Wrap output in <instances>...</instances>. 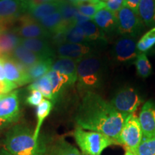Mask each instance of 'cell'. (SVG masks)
I'll use <instances>...</instances> for the list:
<instances>
[{
    "label": "cell",
    "mask_w": 155,
    "mask_h": 155,
    "mask_svg": "<svg viewBox=\"0 0 155 155\" xmlns=\"http://www.w3.org/2000/svg\"><path fill=\"white\" fill-rule=\"evenodd\" d=\"M2 61L5 77L7 81L14 83L17 87L30 83L26 68L11 57L4 58Z\"/></svg>",
    "instance_id": "obj_9"
},
{
    "label": "cell",
    "mask_w": 155,
    "mask_h": 155,
    "mask_svg": "<svg viewBox=\"0 0 155 155\" xmlns=\"http://www.w3.org/2000/svg\"><path fill=\"white\" fill-rule=\"evenodd\" d=\"M53 1V0H32V3L33 4H39L42 2H50Z\"/></svg>",
    "instance_id": "obj_40"
},
{
    "label": "cell",
    "mask_w": 155,
    "mask_h": 155,
    "mask_svg": "<svg viewBox=\"0 0 155 155\" xmlns=\"http://www.w3.org/2000/svg\"><path fill=\"white\" fill-rule=\"evenodd\" d=\"M137 44L132 38L119 39L114 46V56L116 61L128 62L134 59L138 55Z\"/></svg>",
    "instance_id": "obj_12"
},
{
    "label": "cell",
    "mask_w": 155,
    "mask_h": 155,
    "mask_svg": "<svg viewBox=\"0 0 155 155\" xmlns=\"http://www.w3.org/2000/svg\"><path fill=\"white\" fill-rule=\"evenodd\" d=\"M143 138V133L139 118L131 114L126 119L120 133L118 143L124 145L127 150L136 154L137 148Z\"/></svg>",
    "instance_id": "obj_4"
},
{
    "label": "cell",
    "mask_w": 155,
    "mask_h": 155,
    "mask_svg": "<svg viewBox=\"0 0 155 155\" xmlns=\"http://www.w3.org/2000/svg\"><path fill=\"white\" fill-rule=\"evenodd\" d=\"M141 101L140 96L134 89L125 88L116 94L111 101V104L117 111L129 116L137 109Z\"/></svg>",
    "instance_id": "obj_6"
},
{
    "label": "cell",
    "mask_w": 155,
    "mask_h": 155,
    "mask_svg": "<svg viewBox=\"0 0 155 155\" xmlns=\"http://www.w3.org/2000/svg\"><path fill=\"white\" fill-rule=\"evenodd\" d=\"M83 155H85V154H83Z\"/></svg>",
    "instance_id": "obj_45"
},
{
    "label": "cell",
    "mask_w": 155,
    "mask_h": 155,
    "mask_svg": "<svg viewBox=\"0 0 155 155\" xmlns=\"http://www.w3.org/2000/svg\"><path fill=\"white\" fill-rule=\"evenodd\" d=\"M124 6V0H107L106 2V8L114 13L117 12Z\"/></svg>",
    "instance_id": "obj_36"
},
{
    "label": "cell",
    "mask_w": 155,
    "mask_h": 155,
    "mask_svg": "<svg viewBox=\"0 0 155 155\" xmlns=\"http://www.w3.org/2000/svg\"><path fill=\"white\" fill-rule=\"evenodd\" d=\"M74 138L85 155H101L106 147L116 144V141L101 133L86 131L80 127L74 131Z\"/></svg>",
    "instance_id": "obj_3"
},
{
    "label": "cell",
    "mask_w": 155,
    "mask_h": 155,
    "mask_svg": "<svg viewBox=\"0 0 155 155\" xmlns=\"http://www.w3.org/2000/svg\"><path fill=\"white\" fill-rule=\"evenodd\" d=\"M43 100V96L39 91H31V93L26 99V103L32 106H38Z\"/></svg>",
    "instance_id": "obj_35"
},
{
    "label": "cell",
    "mask_w": 155,
    "mask_h": 155,
    "mask_svg": "<svg viewBox=\"0 0 155 155\" xmlns=\"http://www.w3.org/2000/svg\"><path fill=\"white\" fill-rule=\"evenodd\" d=\"M38 22L48 32H50V35L55 32H59V31L66 30L69 28L64 23L60 11L55 12L53 14L48 15V16L40 19Z\"/></svg>",
    "instance_id": "obj_21"
},
{
    "label": "cell",
    "mask_w": 155,
    "mask_h": 155,
    "mask_svg": "<svg viewBox=\"0 0 155 155\" xmlns=\"http://www.w3.org/2000/svg\"><path fill=\"white\" fill-rule=\"evenodd\" d=\"M53 63V58H45L38 63L29 68L27 71L28 79L30 82L38 80L45 75L51 70Z\"/></svg>",
    "instance_id": "obj_24"
},
{
    "label": "cell",
    "mask_w": 155,
    "mask_h": 155,
    "mask_svg": "<svg viewBox=\"0 0 155 155\" xmlns=\"http://www.w3.org/2000/svg\"><path fill=\"white\" fill-rule=\"evenodd\" d=\"M21 38L15 28L0 32V59L11 57L17 45L20 44Z\"/></svg>",
    "instance_id": "obj_15"
},
{
    "label": "cell",
    "mask_w": 155,
    "mask_h": 155,
    "mask_svg": "<svg viewBox=\"0 0 155 155\" xmlns=\"http://www.w3.org/2000/svg\"><path fill=\"white\" fill-rule=\"evenodd\" d=\"M26 13L23 0H0V20L16 24L17 19Z\"/></svg>",
    "instance_id": "obj_11"
},
{
    "label": "cell",
    "mask_w": 155,
    "mask_h": 155,
    "mask_svg": "<svg viewBox=\"0 0 155 155\" xmlns=\"http://www.w3.org/2000/svg\"><path fill=\"white\" fill-rule=\"evenodd\" d=\"M65 38L66 42L68 43L84 44L88 41L83 31L75 25L70 26L65 31Z\"/></svg>",
    "instance_id": "obj_31"
},
{
    "label": "cell",
    "mask_w": 155,
    "mask_h": 155,
    "mask_svg": "<svg viewBox=\"0 0 155 155\" xmlns=\"http://www.w3.org/2000/svg\"><path fill=\"white\" fill-rule=\"evenodd\" d=\"M61 0H53L39 4H33L30 0L27 8L26 13L34 19L39 21L43 17L59 11Z\"/></svg>",
    "instance_id": "obj_14"
},
{
    "label": "cell",
    "mask_w": 155,
    "mask_h": 155,
    "mask_svg": "<svg viewBox=\"0 0 155 155\" xmlns=\"http://www.w3.org/2000/svg\"><path fill=\"white\" fill-rule=\"evenodd\" d=\"M0 155H13L6 149H0Z\"/></svg>",
    "instance_id": "obj_39"
},
{
    "label": "cell",
    "mask_w": 155,
    "mask_h": 155,
    "mask_svg": "<svg viewBox=\"0 0 155 155\" xmlns=\"http://www.w3.org/2000/svg\"><path fill=\"white\" fill-rule=\"evenodd\" d=\"M116 29L124 35L137 34L141 27V21L139 15L127 6L116 12Z\"/></svg>",
    "instance_id": "obj_8"
},
{
    "label": "cell",
    "mask_w": 155,
    "mask_h": 155,
    "mask_svg": "<svg viewBox=\"0 0 155 155\" xmlns=\"http://www.w3.org/2000/svg\"><path fill=\"white\" fill-rule=\"evenodd\" d=\"M140 123L143 137H150L155 134V104L147 101L143 106L139 114Z\"/></svg>",
    "instance_id": "obj_13"
},
{
    "label": "cell",
    "mask_w": 155,
    "mask_h": 155,
    "mask_svg": "<svg viewBox=\"0 0 155 155\" xmlns=\"http://www.w3.org/2000/svg\"><path fill=\"white\" fill-rule=\"evenodd\" d=\"M77 75L79 83L83 86H98L101 76V65L99 60L94 57L81 59L77 65Z\"/></svg>",
    "instance_id": "obj_5"
},
{
    "label": "cell",
    "mask_w": 155,
    "mask_h": 155,
    "mask_svg": "<svg viewBox=\"0 0 155 155\" xmlns=\"http://www.w3.org/2000/svg\"><path fill=\"white\" fill-rule=\"evenodd\" d=\"M155 45V27L144 35L137 44V50L144 53L150 50Z\"/></svg>",
    "instance_id": "obj_34"
},
{
    "label": "cell",
    "mask_w": 155,
    "mask_h": 155,
    "mask_svg": "<svg viewBox=\"0 0 155 155\" xmlns=\"http://www.w3.org/2000/svg\"><path fill=\"white\" fill-rule=\"evenodd\" d=\"M93 20L98 28L106 32H110L116 28V13L106 7L97 12L93 17Z\"/></svg>",
    "instance_id": "obj_20"
},
{
    "label": "cell",
    "mask_w": 155,
    "mask_h": 155,
    "mask_svg": "<svg viewBox=\"0 0 155 155\" xmlns=\"http://www.w3.org/2000/svg\"><path fill=\"white\" fill-rule=\"evenodd\" d=\"M75 25L79 27L83 31L88 41L97 40L103 38V34L101 29L91 20L78 22Z\"/></svg>",
    "instance_id": "obj_29"
},
{
    "label": "cell",
    "mask_w": 155,
    "mask_h": 155,
    "mask_svg": "<svg viewBox=\"0 0 155 155\" xmlns=\"http://www.w3.org/2000/svg\"><path fill=\"white\" fill-rule=\"evenodd\" d=\"M125 155H136V154H134V153H133L132 152H131V151L127 150L125 153Z\"/></svg>",
    "instance_id": "obj_41"
},
{
    "label": "cell",
    "mask_w": 155,
    "mask_h": 155,
    "mask_svg": "<svg viewBox=\"0 0 155 155\" xmlns=\"http://www.w3.org/2000/svg\"><path fill=\"white\" fill-rule=\"evenodd\" d=\"M134 64L137 74L140 77L143 78H146L152 74V65H151L148 58L144 53L139 54L137 55V57L136 58Z\"/></svg>",
    "instance_id": "obj_30"
},
{
    "label": "cell",
    "mask_w": 155,
    "mask_h": 155,
    "mask_svg": "<svg viewBox=\"0 0 155 155\" xmlns=\"http://www.w3.org/2000/svg\"><path fill=\"white\" fill-rule=\"evenodd\" d=\"M136 155H155V134L150 137H143Z\"/></svg>",
    "instance_id": "obj_33"
},
{
    "label": "cell",
    "mask_w": 155,
    "mask_h": 155,
    "mask_svg": "<svg viewBox=\"0 0 155 155\" xmlns=\"http://www.w3.org/2000/svg\"><path fill=\"white\" fill-rule=\"evenodd\" d=\"M97 1H101V2H106L107 0H97Z\"/></svg>",
    "instance_id": "obj_43"
},
{
    "label": "cell",
    "mask_w": 155,
    "mask_h": 155,
    "mask_svg": "<svg viewBox=\"0 0 155 155\" xmlns=\"http://www.w3.org/2000/svg\"><path fill=\"white\" fill-rule=\"evenodd\" d=\"M59 11L64 23L68 27L75 25V17L78 10L74 5L68 0H61Z\"/></svg>",
    "instance_id": "obj_28"
},
{
    "label": "cell",
    "mask_w": 155,
    "mask_h": 155,
    "mask_svg": "<svg viewBox=\"0 0 155 155\" xmlns=\"http://www.w3.org/2000/svg\"><path fill=\"white\" fill-rule=\"evenodd\" d=\"M90 52V48L84 44L64 43L58 46L57 53L60 58H68L80 61Z\"/></svg>",
    "instance_id": "obj_17"
},
{
    "label": "cell",
    "mask_w": 155,
    "mask_h": 155,
    "mask_svg": "<svg viewBox=\"0 0 155 155\" xmlns=\"http://www.w3.org/2000/svg\"><path fill=\"white\" fill-rule=\"evenodd\" d=\"M46 75L49 78L50 82H51L54 100L57 98L61 91L63 90L64 86L71 84L70 78L63 73L50 70Z\"/></svg>",
    "instance_id": "obj_25"
},
{
    "label": "cell",
    "mask_w": 155,
    "mask_h": 155,
    "mask_svg": "<svg viewBox=\"0 0 155 155\" xmlns=\"http://www.w3.org/2000/svg\"><path fill=\"white\" fill-rule=\"evenodd\" d=\"M78 62L75 60L68 58H60L53 62L51 66V70L57 71L63 74L68 75L73 84L78 79L77 65Z\"/></svg>",
    "instance_id": "obj_18"
},
{
    "label": "cell",
    "mask_w": 155,
    "mask_h": 155,
    "mask_svg": "<svg viewBox=\"0 0 155 155\" xmlns=\"http://www.w3.org/2000/svg\"><path fill=\"white\" fill-rule=\"evenodd\" d=\"M28 90H30V91L33 90L39 91L42 94L43 97H45L47 99L54 101L51 82L47 75L33 81L28 86Z\"/></svg>",
    "instance_id": "obj_27"
},
{
    "label": "cell",
    "mask_w": 155,
    "mask_h": 155,
    "mask_svg": "<svg viewBox=\"0 0 155 155\" xmlns=\"http://www.w3.org/2000/svg\"><path fill=\"white\" fill-rule=\"evenodd\" d=\"M9 124V121H7V120L5 119H2V118H0V131L2 130V129H5V128H6L8 126Z\"/></svg>",
    "instance_id": "obj_38"
},
{
    "label": "cell",
    "mask_w": 155,
    "mask_h": 155,
    "mask_svg": "<svg viewBox=\"0 0 155 155\" xmlns=\"http://www.w3.org/2000/svg\"><path fill=\"white\" fill-rule=\"evenodd\" d=\"M76 7L79 12L93 19V17L96 14L97 12L101 9L106 7V2H98L82 3L76 6Z\"/></svg>",
    "instance_id": "obj_32"
},
{
    "label": "cell",
    "mask_w": 155,
    "mask_h": 155,
    "mask_svg": "<svg viewBox=\"0 0 155 155\" xmlns=\"http://www.w3.org/2000/svg\"><path fill=\"white\" fill-rule=\"evenodd\" d=\"M11 58L20 63L27 69L32 67V65L38 63L41 60L45 59V58H42L37 54L34 53L33 52L25 48L21 44L17 45V48L14 50Z\"/></svg>",
    "instance_id": "obj_19"
},
{
    "label": "cell",
    "mask_w": 155,
    "mask_h": 155,
    "mask_svg": "<svg viewBox=\"0 0 155 155\" xmlns=\"http://www.w3.org/2000/svg\"><path fill=\"white\" fill-rule=\"evenodd\" d=\"M53 108V104L50 100L45 98L40 104L37 108V126L36 129L34 131V138L36 141H39V136H40V131L41 129L42 124L43 121L49 115L50 111Z\"/></svg>",
    "instance_id": "obj_26"
},
{
    "label": "cell",
    "mask_w": 155,
    "mask_h": 155,
    "mask_svg": "<svg viewBox=\"0 0 155 155\" xmlns=\"http://www.w3.org/2000/svg\"><path fill=\"white\" fill-rule=\"evenodd\" d=\"M6 150L13 155H38L39 141L34 138V132L22 124L12 127L6 134Z\"/></svg>",
    "instance_id": "obj_2"
},
{
    "label": "cell",
    "mask_w": 155,
    "mask_h": 155,
    "mask_svg": "<svg viewBox=\"0 0 155 155\" xmlns=\"http://www.w3.org/2000/svg\"><path fill=\"white\" fill-rule=\"evenodd\" d=\"M141 0H124V5L138 14V7Z\"/></svg>",
    "instance_id": "obj_37"
},
{
    "label": "cell",
    "mask_w": 155,
    "mask_h": 155,
    "mask_svg": "<svg viewBox=\"0 0 155 155\" xmlns=\"http://www.w3.org/2000/svg\"><path fill=\"white\" fill-rule=\"evenodd\" d=\"M20 115L18 92L17 91L6 94L0 101V118L9 123L17 121Z\"/></svg>",
    "instance_id": "obj_10"
},
{
    "label": "cell",
    "mask_w": 155,
    "mask_h": 155,
    "mask_svg": "<svg viewBox=\"0 0 155 155\" xmlns=\"http://www.w3.org/2000/svg\"><path fill=\"white\" fill-rule=\"evenodd\" d=\"M138 15L141 22L147 26L155 25V0H141Z\"/></svg>",
    "instance_id": "obj_22"
},
{
    "label": "cell",
    "mask_w": 155,
    "mask_h": 155,
    "mask_svg": "<svg viewBox=\"0 0 155 155\" xmlns=\"http://www.w3.org/2000/svg\"><path fill=\"white\" fill-rule=\"evenodd\" d=\"M14 28L22 39L50 38V32L27 13L21 15L17 19Z\"/></svg>",
    "instance_id": "obj_7"
},
{
    "label": "cell",
    "mask_w": 155,
    "mask_h": 155,
    "mask_svg": "<svg viewBox=\"0 0 155 155\" xmlns=\"http://www.w3.org/2000/svg\"><path fill=\"white\" fill-rule=\"evenodd\" d=\"M6 94H0V101H1L2 99L3 98V97L5 96Z\"/></svg>",
    "instance_id": "obj_42"
},
{
    "label": "cell",
    "mask_w": 155,
    "mask_h": 155,
    "mask_svg": "<svg viewBox=\"0 0 155 155\" xmlns=\"http://www.w3.org/2000/svg\"><path fill=\"white\" fill-rule=\"evenodd\" d=\"M20 44L42 58H53L55 53L48 39L21 38Z\"/></svg>",
    "instance_id": "obj_16"
},
{
    "label": "cell",
    "mask_w": 155,
    "mask_h": 155,
    "mask_svg": "<svg viewBox=\"0 0 155 155\" xmlns=\"http://www.w3.org/2000/svg\"><path fill=\"white\" fill-rule=\"evenodd\" d=\"M48 155H83V154L65 139H61L48 147Z\"/></svg>",
    "instance_id": "obj_23"
},
{
    "label": "cell",
    "mask_w": 155,
    "mask_h": 155,
    "mask_svg": "<svg viewBox=\"0 0 155 155\" xmlns=\"http://www.w3.org/2000/svg\"><path fill=\"white\" fill-rule=\"evenodd\" d=\"M128 116L116 111L111 103L99 95L88 91L81 103L75 121L78 127L85 130L101 133L118 143Z\"/></svg>",
    "instance_id": "obj_1"
},
{
    "label": "cell",
    "mask_w": 155,
    "mask_h": 155,
    "mask_svg": "<svg viewBox=\"0 0 155 155\" xmlns=\"http://www.w3.org/2000/svg\"><path fill=\"white\" fill-rule=\"evenodd\" d=\"M24 1H28V0H24Z\"/></svg>",
    "instance_id": "obj_44"
}]
</instances>
